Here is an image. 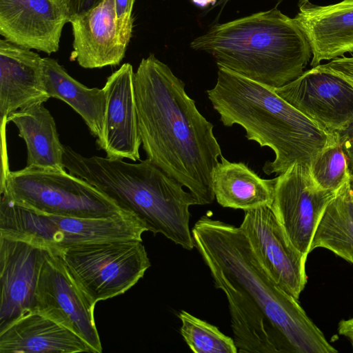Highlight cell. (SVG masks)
<instances>
[{"instance_id":"obj_1","label":"cell","mask_w":353,"mask_h":353,"mask_svg":"<svg viewBox=\"0 0 353 353\" xmlns=\"http://www.w3.org/2000/svg\"><path fill=\"white\" fill-rule=\"evenodd\" d=\"M192 235L226 296L238 352H337L298 299L269 274L240 227L203 215Z\"/></svg>"},{"instance_id":"obj_2","label":"cell","mask_w":353,"mask_h":353,"mask_svg":"<svg viewBox=\"0 0 353 353\" xmlns=\"http://www.w3.org/2000/svg\"><path fill=\"white\" fill-rule=\"evenodd\" d=\"M134 85L147 159L186 188L198 205L212 203L213 173L222 156L213 124L199 111L184 82L153 54L141 61Z\"/></svg>"},{"instance_id":"obj_3","label":"cell","mask_w":353,"mask_h":353,"mask_svg":"<svg viewBox=\"0 0 353 353\" xmlns=\"http://www.w3.org/2000/svg\"><path fill=\"white\" fill-rule=\"evenodd\" d=\"M206 93L225 126L239 125L248 140L273 150L274 159L263 166L268 175L281 174L297 162L309 164L337 134L321 130L274 88L221 66Z\"/></svg>"},{"instance_id":"obj_4","label":"cell","mask_w":353,"mask_h":353,"mask_svg":"<svg viewBox=\"0 0 353 353\" xmlns=\"http://www.w3.org/2000/svg\"><path fill=\"white\" fill-rule=\"evenodd\" d=\"M64 167L97 188L121 210L135 216L147 231L161 234L185 250L194 248L190 207L195 196L148 159L85 157L64 145Z\"/></svg>"},{"instance_id":"obj_5","label":"cell","mask_w":353,"mask_h":353,"mask_svg":"<svg viewBox=\"0 0 353 353\" xmlns=\"http://www.w3.org/2000/svg\"><path fill=\"white\" fill-rule=\"evenodd\" d=\"M190 47L210 54L218 66L274 89L300 77L312 59L294 19L276 8L215 25Z\"/></svg>"},{"instance_id":"obj_6","label":"cell","mask_w":353,"mask_h":353,"mask_svg":"<svg viewBox=\"0 0 353 353\" xmlns=\"http://www.w3.org/2000/svg\"><path fill=\"white\" fill-rule=\"evenodd\" d=\"M147 230L131 213L87 219L40 213L1 195L0 236L35 243L51 251L92 242L142 241Z\"/></svg>"},{"instance_id":"obj_7","label":"cell","mask_w":353,"mask_h":353,"mask_svg":"<svg viewBox=\"0 0 353 353\" xmlns=\"http://www.w3.org/2000/svg\"><path fill=\"white\" fill-rule=\"evenodd\" d=\"M1 195L52 215L104 219L127 213L91 183L65 170H8L1 177Z\"/></svg>"},{"instance_id":"obj_8","label":"cell","mask_w":353,"mask_h":353,"mask_svg":"<svg viewBox=\"0 0 353 353\" xmlns=\"http://www.w3.org/2000/svg\"><path fill=\"white\" fill-rule=\"evenodd\" d=\"M52 252L94 305L124 294L151 265L139 240L86 243Z\"/></svg>"},{"instance_id":"obj_9","label":"cell","mask_w":353,"mask_h":353,"mask_svg":"<svg viewBox=\"0 0 353 353\" xmlns=\"http://www.w3.org/2000/svg\"><path fill=\"white\" fill-rule=\"evenodd\" d=\"M336 193L315 183L306 163H295L276 177L271 207L290 243L306 257L323 214Z\"/></svg>"},{"instance_id":"obj_10","label":"cell","mask_w":353,"mask_h":353,"mask_svg":"<svg viewBox=\"0 0 353 353\" xmlns=\"http://www.w3.org/2000/svg\"><path fill=\"white\" fill-rule=\"evenodd\" d=\"M274 91L327 133L353 123V86L333 74L313 67Z\"/></svg>"},{"instance_id":"obj_11","label":"cell","mask_w":353,"mask_h":353,"mask_svg":"<svg viewBox=\"0 0 353 353\" xmlns=\"http://www.w3.org/2000/svg\"><path fill=\"white\" fill-rule=\"evenodd\" d=\"M239 227L274 281L299 299L307 282V257L290 243L272 207L245 211Z\"/></svg>"},{"instance_id":"obj_12","label":"cell","mask_w":353,"mask_h":353,"mask_svg":"<svg viewBox=\"0 0 353 353\" xmlns=\"http://www.w3.org/2000/svg\"><path fill=\"white\" fill-rule=\"evenodd\" d=\"M36 310L68 328L95 353L102 352L96 327L93 304L52 252L40 271Z\"/></svg>"},{"instance_id":"obj_13","label":"cell","mask_w":353,"mask_h":353,"mask_svg":"<svg viewBox=\"0 0 353 353\" xmlns=\"http://www.w3.org/2000/svg\"><path fill=\"white\" fill-rule=\"evenodd\" d=\"M51 253L35 243L0 236V332L36 310L40 271Z\"/></svg>"},{"instance_id":"obj_14","label":"cell","mask_w":353,"mask_h":353,"mask_svg":"<svg viewBox=\"0 0 353 353\" xmlns=\"http://www.w3.org/2000/svg\"><path fill=\"white\" fill-rule=\"evenodd\" d=\"M70 17L65 0H0V34L21 47L58 51Z\"/></svg>"},{"instance_id":"obj_15","label":"cell","mask_w":353,"mask_h":353,"mask_svg":"<svg viewBox=\"0 0 353 353\" xmlns=\"http://www.w3.org/2000/svg\"><path fill=\"white\" fill-rule=\"evenodd\" d=\"M134 77L132 65L125 63L108 77L103 88L106 104L102 135L97 143L108 158L140 160Z\"/></svg>"},{"instance_id":"obj_16","label":"cell","mask_w":353,"mask_h":353,"mask_svg":"<svg viewBox=\"0 0 353 353\" xmlns=\"http://www.w3.org/2000/svg\"><path fill=\"white\" fill-rule=\"evenodd\" d=\"M73 34L70 60L87 69L119 65L132 33L119 24L114 0H103L90 10L72 17Z\"/></svg>"},{"instance_id":"obj_17","label":"cell","mask_w":353,"mask_h":353,"mask_svg":"<svg viewBox=\"0 0 353 353\" xmlns=\"http://www.w3.org/2000/svg\"><path fill=\"white\" fill-rule=\"evenodd\" d=\"M43 58L28 48L0 39V117L5 128L10 114L47 101Z\"/></svg>"},{"instance_id":"obj_18","label":"cell","mask_w":353,"mask_h":353,"mask_svg":"<svg viewBox=\"0 0 353 353\" xmlns=\"http://www.w3.org/2000/svg\"><path fill=\"white\" fill-rule=\"evenodd\" d=\"M293 18L311 49L310 65L353 53V0L299 8Z\"/></svg>"},{"instance_id":"obj_19","label":"cell","mask_w":353,"mask_h":353,"mask_svg":"<svg viewBox=\"0 0 353 353\" xmlns=\"http://www.w3.org/2000/svg\"><path fill=\"white\" fill-rule=\"evenodd\" d=\"M75 353L94 350L74 332L38 310L0 332V353Z\"/></svg>"},{"instance_id":"obj_20","label":"cell","mask_w":353,"mask_h":353,"mask_svg":"<svg viewBox=\"0 0 353 353\" xmlns=\"http://www.w3.org/2000/svg\"><path fill=\"white\" fill-rule=\"evenodd\" d=\"M19 130L27 150L26 168L65 170L64 145L59 139L55 121L43 105L35 104L18 110L7 118Z\"/></svg>"},{"instance_id":"obj_21","label":"cell","mask_w":353,"mask_h":353,"mask_svg":"<svg viewBox=\"0 0 353 353\" xmlns=\"http://www.w3.org/2000/svg\"><path fill=\"white\" fill-rule=\"evenodd\" d=\"M276 178L262 179L241 162L221 156L212 177L215 199L224 208L244 211L272 206Z\"/></svg>"},{"instance_id":"obj_22","label":"cell","mask_w":353,"mask_h":353,"mask_svg":"<svg viewBox=\"0 0 353 353\" xmlns=\"http://www.w3.org/2000/svg\"><path fill=\"white\" fill-rule=\"evenodd\" d=\"M43 79L49 97L68 104L81 116L97 141L100 139L106 104L103 89L83 85L50 57L43 58Z\"/></svg>"},{"instance_id":"obj_23","label":"cell","mask_w":353,"mask_h":353,"mask_svg":"<svg viewBox=\"0 0 353 353\" xmlns=\"http://www.w3.org/2000/svg\"><path fill=\"white\" fill-rule=\"evenodd\" d=\"M325 248L353 264V192L350 179L326 207L310 245Z\"/></svg>"},{"instance_id":"obj_24","label":"cell","mask_w":353,"mask_h":353,"mask_svg":"<svg viewBox=\"0 0 353 353\" xmlns=\"http://www.w3.org/2000/svg\"><path fill=\"white\" fill-rule=\"evenodd\" d=\"M180 332L184 341L195 353H236L232 338L222 333L218 327L181 310Z\"/></svg>"},{"instance_id":"obj_25","label":"cell","mask_w":353,"mask_h":353,"mask_svg":"<svg viewBox=\"0 0 353 353\" xmlns=\"http://www.w3.org/2000/svg\"><path fill=\"white\" fill-rule=\"evenodd\" d=\"M309 167L313 180L326 190L336 192L350 179L352 172L340 145L338 133L332 142L312 158Z\"/></svg>"},{"instance_id":"obj_26","label":"cell","mask_w":353,"mask_h":353,"mask_svg":"<svg viewBox=\"0 0 353 353\" xmlns=\"http://www.w3.org/2000/svg\"><path fill=\"white\" fill-rule=\"evenodd\" d=\"M315 68L319 70L338 76L353 86V55L339 57L327 63L320 64Z\"/></svg>"},{"instance_id":"obj_27","label":"cell","mask_w":353,"mask_h":353,"mask_svg":"<svg viewBox=\"0 0 353 353\" xmlns=\"http://www.w3.org/2000/svg\"><path fill=\"white\" fill-rule=\"evenodd\" d=\"M135 0H114L117 19L125 31L132 33V10Z\"/></svg>"},{"instance_id":"obj_28","label":"cell","mask_w":353,"mask_h":353,"mask_svg":"<svg viewBox=\"0 0 353 353\" xmlns=\"http://www.w3.org/2000/svg\"><path fill=\"white\" fill-rule=\"evenodd\" d=\"M340 145L344 152L351 172L353 171V123L345 130L338 132Z\"/></svg>"},{"instance_id":"obj_29","label":"cell","mask_w":353,"mask_h":353,"mask_svg":"<svg viewBox=\"0 0 353 353\" xmlns=\"http://www.w3.org/2000/svg\"><path fill=\"white\" fill-rule=\"evenodd\" d=\"M103 0H65L70 19L97 6Z\"/></svg>"},{"instance_id":"obj_30","label":"cell","mask_w":353,"mask_h":353,"mask_svg":"<svg viewBox=\"0 0 353 353\" xmlns=\"http://www.w3.org/2000/svg\"><path fill=\"white\" fill-rule=\"evenodd\" d=\"M338 333L347 339L353 350V317L341 320L338 324Z\"/></svg>"},{"instance_id":"obj_31","label":"cell","mask_w":353,"mask_h":353,"mask_svg":"<svg viewBox=\"0 0 353 353\" xmlns=\"http://www.w3.org/2000/svg\"><path fill=\"white\" fill-rule=\"evenodd\" d=\"M309 3H310L309 0H299V3H298L299 8L301 6H305Z\"/></svg>"},{"instance_id":"obj_32","label":"cell","mask_w":353,"mask_h":353,"mask_svg":"<svg viewBox=\"0 0 353 353\" xmlns=\"http://www.w3.org/2000/svg\"><path fill=\"white\" fill-rule=\"evenodd\" d=\"M350 185H351L352 190L353 192V174H352V176L350 177Z\"/></svg>"},{"instance_id":"obj_33","label":"cell","mask_w":353,"mask_h":353,"mask_svg":"<svg viewBox=\"0 0 353 353\" xmlns=\"http://www.w3.org/2000/svg\"></svg>"}]
</instances>
